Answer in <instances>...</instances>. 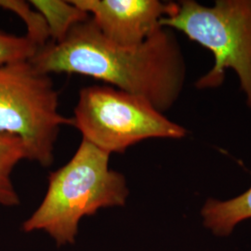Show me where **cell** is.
<instances>
[{
	"instance_id": "obj_1",
	"label": "cell",
	"mask_w": 251,
	"mask_h": 251,
	"mask_svg": "<svg viewBox=\"0 0 251 251\" xmlns=\"http://www.w3.org/2000/svg\"><path fill=\"white\" fill-rule=\"evenodd\" d=\"M40 72L75 74L142 97L164 113L179 99L186 66L179 42L158 28L137 47L117 45L102 36L91 19L76 25L62 42H49L30 60Z\"/></svg>"
},
{
	"instance_id": "obj_2",
	"label": "cell",
	"mask_w": 251,
	"mask_h": 251,
	"mask_svg": "<svg viewBox=\"0 0 251 251\" xmlns=\"http://www.w3.org/2000/svg\"><path fill=\"white\" fill-rule=\"evenodd\" d=\"M110 155L82 139L72 158L50 174L45 197L24 231H44L58 246L73 244L84 217L125 206L129 190L124 175L110 169Z\"/></svg>"
},
{
	"instance_id": "obj_3",
	"label": "cell",
	"mask_w": 251,
	"mask_h": 251,
	"mask_svg": "<svg viewBox=\"0 0 251 251\" xmlns=\"http://www.w3.org/2000/svg\"><path fill=\"white\" fill-rule=\"evenodd\" d=\"M159 25L182 32L213 54L214 65L197 81L198 89L220 87L232 69L251 109V0H216L212 7L182 0Z\"/></svg>"
},
{
	"instance_id": "obj_4",
	"label": "cell",
	"mask_w": 251,
	"mask_h": 251,
	"mask_svg": "<svg viewBox=\"0 0 251 251\" xmlns=\"http://www.w3.org/2000/svg\"><path fill=\"white\" fill-rule=\"evenodd\" d=\"M72 118L59 111V94L50 75L30 61L0 66V133L20 138L27 159L49 167L63 126Z\"/></svg>"
},
{
	"instance_id": "obj_5",
	"label": "cell",
	"mask_w": 251,
	"mask_h": 251,
	"mask_svg": "<svg viewBox=\"0 0 251 251\" xmlns=\"http://www.w3.org/2000/svg\"><path fill=\"white\" fill-rule=\"evenodd\" d=\"M72 126L83 140L109 154L123 153L145 140H178L187 135L185 127L146 100L111 86H90L79 91Z\"/></svg>"
},
{
	"instance_id": "obj_6",
	"label": "cell",
	"mask_w": 251,
	"mask_h": 251,
	"mask_svg": "<svg viewBox=\"0 0 251 251\" xmlns=\"http://www.w3.org/2000/svg\"><path fill=\"white\" fill-rule=\"evenodd\" d=\"M90 15L94 25L111 42L137 47L160 28L159 22L176 7L158 0H72Z\"/></svg>"
},
{
	"instance_id": "obj_7",
	"label": "cell",
	"mask_w": 251,
	"mask_h": 251,
	"mask_svg": "<svg viewBox=\"0 0 251 251\" xmlns=\"http://www.w3.org/2000/svg\"><path fill=\"white\" fill-rule=\"evenodd\" d=\"M206 228L219 236H226L233 228L251 218V187L236 198L220 201L208 198L201 210Z\"/></svg>"
},
{
	"instance_id": "obj_8",
	"label": "cell",
	"mask_w": 251,
	"mask_h": 251,
	"mask_svg": "<svg viewBox=\"0 0 251 251\" xmlns=\"http://www.w3.org/2000/svg\"><path fill=\"white\" fill-rule=\"evenodd\" d=\"M29 3L43 16L52 43L62 42L74 27L90 18L72 0H32Z\"/></svg>"
},
{
	"instance_id": "obj_9",
	"label": "cell",
	"mask_w": 251,
	"mask_h": 251,
	"mask_svg": "<svg viewBox=\"0 0 251 251\" xmlns=\"http://www.w3.org/2000/svg\"><path fill=\"white\" fill-rule=\"evenodd\" d=\"M27 159L23 141L13 135L0 133V205H20V198L11 180V174L20 162Z\"/></svg>"
},
{
	"instance_id": "obj_10",
	"label": "cell",
	"mask_w": 251,
	"mask_h": 251,
	"mask_svg": "<svg viewBox=\"0 0 251 251\" xmlns=\"http://www.w3.org/2000/svg\"><path fill=\"white\" fill-rule=\"evenodd\" d=\"M0 8L15 13L23 20L27 29L26 36L38 50L50 42V35L43 16L32 6L21 0H0Z\"/></svg>"
},
{
	"instance_id": "obj_11",
	"label": "cell",
	"mask_w": 251,
	"mask_h": 251,
	"mask_svg": "<svg viewBox=\"0 0 251 251\" xmlns=\"http://www.w3.org/2000/svg\"><path fill=\"white\" fill-rule=\"evenodd\" d=\"M38 47L26 36H17L0 31V66L30 61Z\"/></svg>"
}]
</instances>
